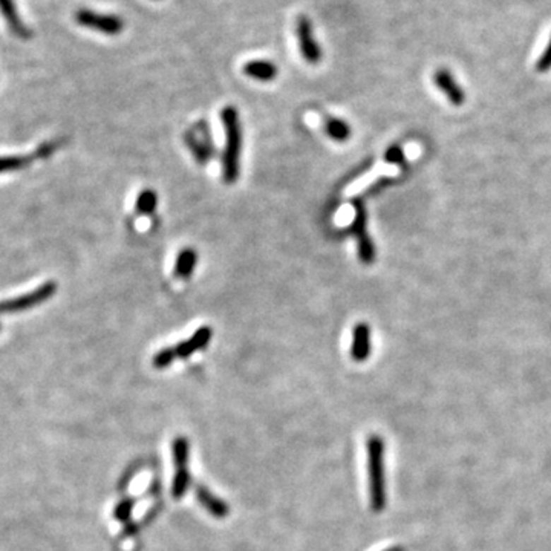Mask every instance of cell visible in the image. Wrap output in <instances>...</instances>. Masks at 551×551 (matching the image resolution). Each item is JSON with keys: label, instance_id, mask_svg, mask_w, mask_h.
Masks as SVG:
<instances>
[{"label": "cell", "instance_id": "6da1fadb", "mask_svg": "<svg viewBox=\"0 0 551 551\" xmlns=\"http://www.w3.org/2000/svg\"><path fill=\"white\" fill-rule=\"evenodd\" d=\"M225 131V149L223 153V178L227 184L236 182L239 177V160H241L242 147V131L241 119H239L237 109L235 106H225L220 112Z\"/></svg>", "mask_w": 551, "mask_h": 551}, {"label": "cell", "instance_id": "7a4b0ae2", "mask_svg": "<svg viewBox=\"0 0 551 551\" xmlns=\"http://www.w3.org/2000/svg\"><path fill=\"white\" fill-rule=\"evenodd\" d=\"M367 470H369L371 505L375 511H380L386 504L384 443L380 437H371L367 441Z\"/></svg>", "mask_w": 551, "mask_h": 551}, {"label": "cell", "instance_id": "3957f363", "mask_svg": "<svg viewBox=\"0 0 551 551\" xmlns=\"http://www.w3.org/2000/svg\"><path fill=\"white\" fill-rule=\"evenodd\" d=\"M173 461L177 466V472H174L172 482V494L174 499H179L187 493L190 485L189 441L186 438L179 437L173 441Z\"/></svg>", "mask_w": 551, "mask_h": 551}, {"label": "cell", "instance_id": "277c9868", "mask_svg": "<svg viewBox=\"0 0 551 551\" xmlns=\"http://www.w3.org/2000/svg\"><path fill=\"white\" fill-rule=\"evenodd\" d=\"M76 20L80 26H85L89 28V30L107 35H117L124 30V22L118 16L100 14L90 11V9H78L76 14Z\"/></svg>", "mask_w": 551, "mask_h": 551}, {"label": "cell", "instance_id": "5b68a950", "mask_svg": "<svg viewBox=\"0 0 551 551\" xmlns=\"http://www.w3.org/2000/svg\"><path fill=\"white\" fill-rule=\"evenodd\" d=\"M54 292H55V283L46 282L42 285V287L28 294H23V296L0 302V312H20V311L31 309L51 299L54 296Z\"/></svg>", "mask_w": 551, "mask_h": 551}, {"label": "cell", "instance_id": "8992f818", "mask_svg": "<svg viewBox=\"0 0 551 551\" xmlns=\"http://www.w3.org/2000/svg\"><path fill=\"white\" fill-rule=\"evenodd\" d=\"M299 48L302 57L311 64H317L321 60V48L314 39L311 20L307 16H299L296 23Z\"/></svg>", "mask_w": 551, "mask_h": 551}, {"label": "cell", "instance_id": "52a82bcc", "mask_svg": "<svg viewBox=\"0 0 551 551\" xmlns=\"http://www.w3.org/2000/svg\"><path fill=\"white\" fill-rule=\"evenodd\" d=\"M371 355V326L360 321L352 328L351 357L355 362H365Z\"/></svg>", "mask_w": 551, "mask_h": 551}, {"label": "cell", "instance_id": "ba28073f", "mask_svg": "<svg viewBox=\"0 0 551 551\" xmlns=\"http://www.w3.org/2000/svg\"><path fill=\"white\" fill-rule=\"evenodd\" d=\"M435 85L438 86L439 90H443L447 100L452 103L454 106H461L466 101V94L461 89V86L458 85V81L452 76V72L449 69H438L435 72Z\"/></svg>", "mask_w": 551, "mask_h": 551}, {"label": "cell", "instance_id": "9c48e42d", "mask_svg": "<svg viewBox=\"0 0 551 551\" xmlns=\"http://www.w3.org/2000/svg\"><path fill=\"white\" fill-rule=\"evenodd\" d=\"M0 13H2L6 20L9 30H11L18 39H30L31 32L28 31V28L23 25L22 18L18 17L14 0H0Z\"/></svg>", "mask_w": 551, "mask_h": 551}, {"label": "cell", "instance_id": "30bf717a", "mask_svg": "<svg viewBox=\"0 0 551 551\" xmlns=\"http://www.w3.org/2000/svg\"><path fill=\"white\" fill-rule=\"evenodd\" d=\"M244 72L257 81H273L278 77V66L268 60H250L245 63Z\"/></svg>", "mask_w": 551, "mask_h": 551}, {"label": "cell", "instance_id": "8fae6325", "mask_svg": "<svg viewBox=\"0 0 551 551\" xmlns=\"http://www.w3.org/2000/svg\"><path fill=\"white\" fill-rule=\"evenodd\" d=\"M196 494H198V499H199L202 507L208 510L211 514H213V516H216V518H225L227 516L228 505L223 499L216 498L215 494H211L207 489H204V487H198Z\"/></svg>", "mask_w": 551, "mask_h": 551}, {"label": "cell", "instance_id": "7c38bea8", "mask_svg": "<svg viewBox=\"0 0 551 551\" xmlns=\"http://www.w3.org/2000/svg\"><path fill=\"white\" fill-rule=\"evenodd\" d=\"M198 262V254L191 248H184V250L178 254L177 263H174V276L179 279H189L195 265Z\"/></svg>", "mask_w": 551, "mask_h": 551}, {"label": "cell", "instance_id": "4fadbf2b", "mask_svg": "<svg viewBox=\"0 0 551 551\" xmlns=\"http://www.w3.org/2000/svg\"><path fill=\"white\" fill-rule=\"evenodd\" d=\"M354 236L357 237V248H358V257L365 265H371L375 261V245L372 242V239L367 233V228L360 230V232H355Z\"/></svg>", "mask_w": 551, "mask_h": 551}, {"label": "cell", "instance_id": "5bb4252c", "mask_svg": "<svg viewBox=\"0 0 551 551\" xmlns=\"http://www.w3.org/2000/svg\"><path fill=\"white\" fill-rule=\"evenodd\" d=\"M325 131L331 140L337 143H345L351 138V127H349L345 119L340 118H328L325 123Z\"/></svg>", "mask_w": 551, "mask_h": 551}, {"label": "cell", "instance_id": "9a60e30c", "mask_svg": "<svg viewBox=\"0 0 551 551\" xmlns=\"http://www.w3.org/2000/svg\"><path fill=\"white\" fill-rule=\"evenodd\" d=\"M156 204H158V198H156V193L153 190L146 189L138 195L136 208L140 213L152 215L156 208Z\"/></svg>", "mask_w": 551, "mask_h": 551}, {"label": "cell", "instance_id": "2e32d148", "mask_svg": "<svg viewBox=\"0 0 551 551\" xmlns=\"http://www.w3.org/2000/svg\"><path fill=\"white\" fill-rule=\"evenodd\" d=\"M211 336H213V331H211L210 326L198 328L196 333L189 338V342H190V345L193 348V351L196 352V351H201V349H204L208 345L210 340H211Z\"/></svg>", "mask_w": 551, "mask_h": 551}, {"label": "cell", "instance_id": "e0dca14e", "mask_svg": "<svg viewBox=\"0 0 551 551\" xmlns=\"http://www.w3.org/2000/svg\"><path fill=\"white\" fill-rule=\"evenodd\" d=\"M31 160L25 158V156H2L0 158V173L22 169Z\"/></svg>", "mask_w": 551, "mask_h": 551}, {"label": "cell", "instance_id": "ac0fdd59", "mask_svg": "<svg viewBox=\"0 0 551 551\" xmlns=\"http://www.w3.org/2000/svg\"><path fill=\"white\" fill-rule=\"evenodd\" d=\"M174 358H178L174 348H164L160 352L155 354L153 366L158 367V369H164V367H167L169 365L173 363Z\"/></svg>", "mask_w": 551, "mask_h": 551}, {"label": "cell", "instance_id": "d6986e66", "mask_svg": "<svg viewBox=\"0 0 551 551\" xmlns=\"http://www.w3.org/2000/svg\"><path fill=\"white\" fill-rule=\"evenodd\" d=\"M384 161L388 164L404 165L406 164V155H404V150L398 144H393L388 147V150L384 152Z\"/></svg>", "mask_w": 551, "mask_h": 551}, {"label": "cell", "instance_id": "ffe728a7", "mask_svg": "<svg viewBox=\"0 0 551 551\" xmlns=\"http://www.w3.org/2000/svg\"><path fill=\"white\" fill-rule=\"evenodd\" d=\"M536 69L539 72H547L548 69H551V39H550V42L547 45L544 54L540 55L538 63H536Z\"/></svg>", "mask_w": 551, "mask_h": 551}, {"label": "cell", "instance_id": "44dd1931", "mask_svg": "<svg viewBox=\"0 0 551 551\" xmlns=\"http://www.w3.org/2000/svg\"><path fill=\"white\" fill-rule=\"evenodd\" d=\"M174 351H177L178 358H189L193 352V348L190 345L189 340H184V342H179L177 346H174Z\"/></svg>", "mask_w": 551, "mask_h": 551}, {"label": "cell", "instance_id": "7402d4cb", "mask_svg": "<svg viewBox=\"0 0 551 551\" xmlns=\"http://www.w3.org/2000/svg\"><path fill=\"white\" fill-rule=\"evenodd\" d=\"M131 510H132V502L131 501H124V502H122V504H119L118 505V509H117V518L118 519H122V521H124V519H127L129 518V514H131Z\"/></svg>", "mask_w": 551, "mask_h": 551}, {"label": "cell", "instance_id": "603a6c76", "mask_svg": "<svg viewBox=\"0 0 551 551\" xmlns=\"http://www.w3.org/2000/svg\"><path fill=\"white\" fill-rule=\"evenodd\" d=\"M386 551H401V548H389V550H386Z\"/></svg>", "mask_w": 551, "mask_h": 551}]
</instances>
